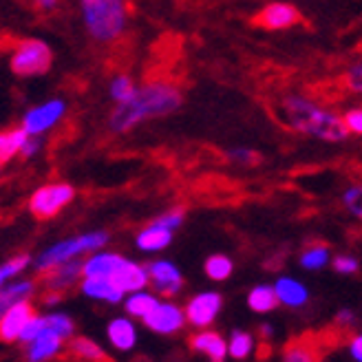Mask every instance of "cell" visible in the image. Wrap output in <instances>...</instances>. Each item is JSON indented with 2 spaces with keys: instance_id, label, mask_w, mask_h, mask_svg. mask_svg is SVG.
<instances>
[{
  "instance_id": "15",
  "label": "cell",
  "mask_w": 362,
  "mask_h": 362,
  "mask_svg": "<svg viewBox=\"0 0 362 362\" xmlns=\"http://www.w3.org/2000/svg\"><path fill=\"white\" fill-rule=\"evenodd\" d=\"M82 263L84 261L76 259V261L60 263L56 267L42 272V281L49 292H62V289H69L74 285L78 281V276H82Z\"/></svg>"
},
{
  "instance_id": "38",
  "label": "cell",
  "mask_w": 362,
  "mask_h": 362,
  "mask_svg": "<svg viewBox=\"0 0 362 362\" xmlns=\"http://www.w3.org/2000/svg\"><path fill=\"white\" fill-rule=\"evenodd\" d=\"M186 219V210L184 208H170L166 212H161L159 216H155V223H159L161 228H168L173 232H177L181 228V223H184Z\"/></svg>"
},
{
  "instance_id": "27",
  "label": "cell",
  "mask_w": 362,
  "mask_h": 362,
  "mask_svg": "<svg viewBox=\"0 0 362 362\" xmlns=\"http://www.w3.org/2000/svg\"><path fill=\"white\" fill-rule=\"evenodd\" d=\"M247 305H250V310L257 312V314L272 312L279 305L274 287H269V285H257V287H252L250 294H247Z\"/></svg>"
},
{
  "instance_id": "11",
  "label": "cell",
  "mask_w": 362,
  "mask_h": 362,
  "mask_svg": "<svg viewBox=\"0 0 362 362\" xmlns=\"http://www.w3.org/2000/svg\"><path fill=\"white\" fill-rule=\"evenodd\" d=\"M146 267H148V276H151V283H153L157 294L175 296L181 292V287H184V276H181V272L175 263L159 259Z\"/></svg>"
},
{
  "instance_id": "20",
  "label": "cell",
  "mask_w": 362,
  "mask_h": 362,
  "mask_svg": "<svg viewBox=\"0 0 362 362\" xmlns=\"http://www.w3.org/2000/svg\"><path fill=\"white\" fill-rule=\"evenodd\" d=\"M108 340L119 351H131L137 345V327L131 318H113L108 322Z\"/></svg>"
},
{
  "instance_id": "36",
  "label": "cell",
  "mask_w": 362,
  "mask_h": 362,
  "mask_svg": "<svg viewBox=\"0 0 362 362\" xmlns=\"http://www.w3.org/2000/svg\"><path fill=\"white\" fill-rule=\"evenodd\" d=\"M29 263H31L29 255H18V257H11L9 261H5L0 265V287H3L9 279L23 274V272L29 267Z\"/></svg>"
},
{
  "instance_id": "14",
  "label": "cell",
  "mask_w": 362,
  "mask_h": 362,
  "mask_svg": "<svg viewBox=\"0 0 362 362\" xmlns=\"http://www.w3.org/2000/svg\"><path fill=\"white\" fill-rule=\"evenodd\" d=\"M190 347L197 354L208 356L212 362H226L228 358V340L219 332L202 329L190 338Z\"/></svg>"
},
{
  "instance_id": "10",
  "label": "cell",
  "mask_w": 362,
  "mask_h": 362,
  "mask_svg": "<svg viewBox=\"0 0 362 362\" xmlns=\"http://www.w3.org/2000/svg\"><path fill=\"white\" fill-rule=\"evenodd\" d=\"M144 325L155 334H177L186 325V312L175 303H157L155 310L144 318Z\"/></svg>"
},
{
  "instance_id": "37",
  "label": "cell",
  "mask_w": 362,
  "mask_h": 362,
  "mask_svg": "<svg viewBox=\"0 0 362 362\" xmlns=\"http://www.w3.org/2000/svg\"><path fill=\"white\" fill-rule=\"evenodd\" d=\"M349 137H362V104H351L340 113Z\"/></svg>"
},
{
  "instance_id": "35",
  "label": "cell",
  "mask_w": 362,
  "mask_h": 362,
  "mask_svg": "<svg viewBox=\"0 0 362 362\" xmlns=\"http://www.w3.org/2000/svg\"><path fill=\"white\" fill-rule=\"evenodd\" d=\"M340 202L351 216L362 221V184H349L345 192H342Z\"/></svg>"
},
{
  "instance_id": "30",
  "label": "cell",
  "mask_w": 362,
  "mask_h": 362,
  "mask_svg": "<svg viewBox=\"0 0 362 362\" xmlns=\"http://www.w3.org/2000/svg\"><path fill=\"white\" fill-rule=\"evenodd\" d=\"M283 362H318V349L310 340H294L283 351Z\"/></svg>"
},
{
  "instance_id": "12",
  "label": "cell",
  "mask_w": 362,
  "mask_h": 362,
  "mask_svg": "<svg viewBox=\"0 0 362 362\" xmlns=\"http://www.w3.org/2000/svg\"><path fill=\"white\" fill-rule=\"evenodd\" d=\"M111 281L122 289L124 294H133V292H139V289L146 287L151 283V276H148L146 265H139L131 259H124L117 265V269L113 272Z\"/></svg>"
},
{
  "instance_id": "18",
  "label": "cell",
  "mask_w": 362,
  "mask_h": 362,
  "mask_svg": "<svg viewBox=\"0 0 362 362\" xmlns=\"http://www.w3.org/2000/svg\"><path fill=\"white\" fill-rule=\"evenodd\" d=\"M175 232L168 228H161L159 223L151 221L146 228H141L135 237V245L141 252H161L173 243Z\"/></svg>"
},
{
  "instance_id": "9",
  "label": "cell",
  "mask_w": 362,
  "mask_h": 362,
  "mask_svg": "<svg viewBox=\"0 0 362 362\" xmlns=\"http://www.w3.org/2000/svg\"><path fill=\"white\" fill-rule=\"evenodd\" d=\"M300 23V11L285 0H272L257 13V25L267 31H285Z\"/></svg>"
},
{
  "instance_id": "33",
  "label": "cell",
  "mask_w": 362,
  "mask_h": 362,
  "mask_svg": "<svg viewBox=\"0 0 362 362\" xmlns=\"http://www.w3.org/2000/svg\"><path fill=\"white\" fill-rule=\"evenodd\" d=\"M226 161L232 166H239V168H252L261 164V153L250 148V146H234L226 151Z\"/></svg>"
},
{
  "instance_id": "1",
  "label": "cell",
  "mask_w": 362,
  "mask_h": 362,
  "mask_svg": "<svg viewBox=\"0 0 362 362\" xmlns=\"http://www.w3.org/2000/svg\"><path fill=\"white\" fill-rule=\"evenodd\" d=\"M276 119L296 135L322 144H342L349 139L342 115L334 106L305 90H285L274 104Z\"/></svg>"
},
{
  "instance_id": "6",
  "label": "cell",
  "mask_w": 362,
  "mask_h": 362,
  "mask_svg": "<svg viewBox=\"0 0 362 362\" xmlns=\"http://www.w3.org/2000/svg\"><path fill=\"white\" fill-rule=\"evenodd\" d=\"M71 104L66 98L62 95H53L45 102H38L29 106L27 111L21 115V124L25 133L33 135V137H47L49 133H53L60 124H64V119L69 117Z\"/></svg>"
},
{
  "instance_id": "3",
  "label": "cell",
  "mask_w": 362,
  "mask_h": 362,
  "mask_svg": "<svg viewBox=\"0 0 362 362\" xmlns=\"http://www.w3.org/2000/svg\"><path fill=\"white\" fill-rule=\"evenodd\" d=\"M78 11L84 33L98 47H115L129 33V0H78Z\"/></svg>"
},
{
  "instance_id": "40",
  "label": "cell",
  "mask_w": 362,
  "mask_h": 362,
  "mask_svg": "<svg viewBox=\"0 0 362 362\" xmlns=\"http://www.w3.org/2000/svg\"><path fill=\"white\" fill-rule=\"evenodd\" d=\"M332 267H334V272H338V274L349 276V274H356V272L360 269V263L351 255H338V257L332 259Z\"/></svg>"
},
{
  "instance_id": "24",
  "label": "cell",
  "mask_w": 362,
  "mask_h": 362,
  "mask_svg": "<svg viewBox=\"0 0 362 362\" xmlns=\"http://www.w3.org/2000/svg\"><path fill=\"white\" fill-rule=\"evenodd\" d=\"M62 338L56 336H40L35 338L33 342H29L27 349V362H47L53 356H58L62 349Z\"/></svg>"
},
{
  "instance_id": "45",
  "label": "cell",
  "mask_w": 362,
  "mask_h": 362,
  "mask_svg": "<svg viewBox=\"0 0 362 362\" xmlns=\"http://www.w3.org/2000/svg\"><path fill=\"white\" fill-rule=\"evenodd\" d=\"M3 166H5V161H3V159H0V170H3Z\"/></svg>"
},
{
  "instance_id": "19",
  "label": "cell",
  "mask_w": 362,
  "mask_h": 362,
  "mask_svg": "<svg viewBox=\"0 0 362 362\" xmlns=\"http://www.w3.org/2000/svg\"><path fill=\"white\" fill-rule=\"evenodd\" d=\"M27 139H29V133H25V129L21 124L0 129V159L7 164V161L21 157Z\"/></svg>"
},
{
  "instance_id": "17",
  "label": "cell",
  "mask_w": 362,
  "mask_h": 362,
  "mask_svg": "<svg viewBox=\"0 0 362 362\" xmlns=\"http://www.w3.org/2000/svg\"><path fill=\"white\" fill-rule=\"evenodd\" d=\"M274 292H276L279 305H285V307H289V310H300V307H305L307 300H310V292H307V287L300 281L292 279V276L276 279Z\"/></svg>"
},
{
  "instance_id": "42",
  "label": "cell",
  "mask_w": 362,
  "mask_h": 362,
  "mask_svg": "<svg viewBox=\"0 0 362 362\" xmlns=\"http://www.w3.org/2000/svg\"><path fill=\"white\" fill-rule=\"evenodd\" d=\"M347 349H349V356H351L356 362H362V332H360V334H356V336L349 340Z\"/></svg>"
},
{
  "instance_id": "34",
  "label": "cell",
  "mask_w": 362,
  "mask_h": 362,
  "mask_svg": "<svg viewBox=\"0 0 362 362\" xmlns=\"http://www.w3.org/2000/svg\"><path fill=\"white\" fill-rule=\"evenodd\" d=\"M74 332V320L64 314H49L47 316V327H45V336H56L66 340Z\"/></svg>"
},
{
  "instance_id": "22",
  "label": "cell",
  "mask_w": 362,
  "mask_h": 362,
  "mask_svg": "<svg viewBox=\"0 0 362 362\" xmlns=\"http://www.w3.org/2000/svg\"><path fill=\"white\" fill-rule=\"evenodd\" d=\"M35 292V283L33 281H18L11 285L0 287V318H3L13 305L29 300Z\"/></svg>"
},
{
  "instance_id": "25",
  "label": "cell",
  "mask_w": 362,
  "mask_h": 362,
  "mask_svg": "<svg viewBox=\"0 0 362 362\" xmlns=\"http://www.w3.org/2000/svg\"><path fill=\"white\" fill-rule=\"evenodd\" d=\"M69 349H71V354L78 356L84 362H115L95 340H90V338H74Z\"/></svg>"
},
{
  "instance_id": "4",
  "label": "cell",
  "mask_w": 362,
  "mask_h": 362,
  "mask_svg": "<svg viewBox=\"0 0 362 362\" xmlns=\"http://www.w3.org/2000/svg\"><path fill=\"white\" fill-rule=\"evenodd\" d=\"M7 62L13 78L35 80L49 74L53 62H56V56H53V49L47 40L25 35V38L13 40V45L9 47Z\"/></svg>"
},
{
  "instance_id": "5",
  "label": "cell",
  "mask_w": 362,
  "mask_h": 362,
  "mask_svg": "<svg viewBox=\"0 0 362 362\" xmlns=\"http://www.w3.org/2000/svg\"><path fill=\"white\" fill-rule=\"evenodd\" d=\"M108 239L111 237H108V232L104 230H93V232H84L71 239H62L58 243H53L51 247H47L42 255L35 259V269L42 274V272L56 267L60 263L76 261L82 255H93V252L102 250L108 243Z\"/></svg>"
},
{
  "instance_id": "13",
  "label": "cell",
  "mask_w": 362,
  "mask_h": 362,
  "mask_svg": "<svg viewBox=\"0 0 362 362\" xmlns=\"http://www.w3.org/2000/svg\"><path fill=\"white\" fill-rule=\"evenodd\" d=\"M33 316H35V312L29 300L13 305L11 310L0 318V340H5V342L21 340V334L25 332V327Z\"/></svg>"
},
{
  "instance_id": "7",
  "label": "cell",
  "mask_w": 362,
  "mask_h": 362,
  "mask_svg": "<svg viewBox=\"0 0 362 362\" xmlns=\"http://www.w3.org/2000/svg\"><path fill=\"white\" fill-rule=\"evenodd\" d=\"M76 199V188L66 181H51L40 188H35L29 197V212L35 219L47 221L58 216L71 202Z\"/></svg>"
},
{
  "instance_id": "29",
  "label": "cell",
  "mask_w": 362,
  "mask_h": 362,
  "mask_svg": "<svg viewBox=\"0 0 362 362\" xmlns=\"http://www.w3.org/2000/svg\"><path fill=\"white\" fill-rule=\"evenodd\" d=\"M329 261H332V252H329V247L325 245V243H312V245H307L300 252V259H298L300 267L303 269H310V272L322 269Z\"/></svg>"
},
{
  "instance_id": "39",
  "label": "cell",
  "mask_w": 362,
  "mask_h": 362,
  "mask_svg": "<svg viewBox=\"0 0 362 362\" xmlns=\"http://www.w3.org/2000/svg\"><path fill=\"white\" fill-rule=\"evenodd\" d=\"M45 327H47V316H33L25 327V332L21 334V342H27L29 345L35 338L45 336Z\"/></svg>"
},
{
  "instance_id": "16",
  "label": "cell",
  "mask_w": 362,
  "mask_h": 362,
  "mask_svg": "<svg viewBox=\"0 0 362 362\" xmlns=\"http://www.w3.org/2000/svg\"><path fill=\"white\" fill-rule=\"evenodd\" d=\"M124 261L117 252H93L84 263H82V279H111L117 265Z\"/></svg>"
},
{
  "instance_id": "44",
  "label": "cell",
  "mask_w": 362,
  "mask_h": 362,
  "mask_svg": "<svg viewBox=\"0 0 362 362\" xmlns=\"http://www.w3.org/2000/svg\"><path fill=\"white\" fill-rule=\"evenodd\" d=\"M272 334H274V329H272L269 325H261V336L263 338H272Z\"/></svg>"
},
{
  "instance_id": "2",
  "label": "cell",
  "mask_w": 362,
  "mask_h": 362,
  "mask_svg": "<svg viewBox=\"0 0 362 362\" xmlns=\"http://www.w3.org/2000/svg\"><path fill=\"white\" fill-rule=\"evenodd\" d=\"M184 106V90L175 80L151 78L137 84L135 95L111 108L106 117V129L113 135H129L146 122L175 115Z\"/></svg>"
},
{
  "instance_id": "32",
  "label": "cell",
  "mask_w": 362,
  "mask_h": 362,
  "mask_svg": "<svg viewBox=\"0 0 362 362\" xmlns=\"http://www.w3.org/2000/svg\"><path fill=\"white\" fill-rule=\"evenodd\" d=\"M252 351H255V336L234 329L228 340V356H232L234 360H245Z\"/></svg>"
},
{
  "instance_id": "28",
  "label": "cell",
  "mask_w": 362,
  "mask_h": 362,
  "mask_svg": "<svg viewBox=\"0 0 362 362\" xmlns=\"http://www.w3.org/2000/svg\"><path fill=\"white\" fill-rule=\"evenodd\" d=\"M157 296L146 292V289H139V292H133L129 298H126L124 307H126V312H129V316L133 318H146L153 310H155V305H157Z\"/></svg>"
},
{
  "instance_id": "31",
  "label": "cell",
  "mask_w": 362,
  "mask_h": 362,
  "mask_svg": "<svg viewBox=\"0 0 362 362\" xmlns=\"http://www.w3.org/2000/svg\"><path fill=\"white\" fill-rule=\"evenodd\" d=\"M206 274L210 281H216V283H221V281H228L232 276V272H234V263L228 255H212L206 259Z\"/></svg>"
},
{
  "instance_id": "43",
  "label": "cell",
  "mask_w": 362,
  "mask_h": 362,
  "mask_svg": "<svg viewBox=\"0 0 362 362\" xmlns=\"http://www.w3.org/2000/svg\"><path fill=\"white\" fill-rule=\"evenodd\" d=\"M336 322L340 325V327H354V325H356V314L351 310H340L338 316H336Z\"/></svg>"
},
{
  "instance_id": "8",
  "label": "cell",
  "mask_w": 362,
  "mask_h": 362,
  "mask_svg": "<svg viewBox=\"0 0 362 362\" xmlns=\"http://www.w3.org/2000/svg\"><path fill=\"white\" fill-rule=\"evenodd\" d=\"M223 307V298L219 292H202L188 300L186 305V320L197 329H206L216 320Z\"/></svg>"
},
{
  "instance_id": "26",
  "label": "cell",
  "mask_w": 362,
  "mask_h": 362,
  "mask_svg": "<svg viewBox=\"0 0 362 362\" xmlns=\"http://www.w3.org/2000/svg\"><path fill=\"white\" fill-rule=\"evenodd\" d=\"M340 84L345 88V93L351 98L362 100V56L349 60L340 74Z\"/></svg>"
},
{
  "instance_id": "23",
  "label": "cell",
  "mask_w": 362,
  "mask_h": 362,
  "mask_svg": "<svg viewBox=\"0 0 362 362\" xmlns=\"http://www.w3.org/2000/svg\"><path fill=\"white\" fill-rule=\"evenodd\" d=\"M137 80L131 76V74H126V71H119V74L111 76V80H108V100H111L113 106L117 104H124V102H129L133 95H135V90H137Z\"/></svg>"
},
{
  "instance_id": "21",
  "label": "cell",
  "mask_w": 362,
  "mask_h": 362,
  "mask_svg": "<svg viewBox=\"0 0 362 362\" xmlns=\"http://www.w3.org/2000/svg\"><path fill=\"white\" fill-rule=\"evenodd\" d=\"M80 289L84 296L106 300V303H119L124 298V292L111 279H82Z\"/></svg>"
},
{
  "instance_id": "41",
  "label": "cell",
  "mask_w": 362,
  "mask_h": 362,
  "mask_svg": "<svg viewBox=\"0 0 362 362\" xmlns=\"http://www.w3.org/2000/svg\"><path fill=\"white\" fill-rule=\"evenodd\" d=\"M31 7L38 11V13H45V16H51L56 13L60 7H62V0H29Z\"/></svg>"
}]
</instances>
